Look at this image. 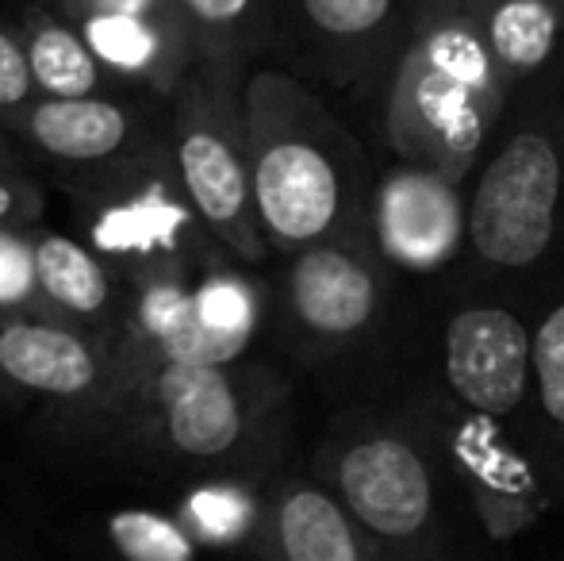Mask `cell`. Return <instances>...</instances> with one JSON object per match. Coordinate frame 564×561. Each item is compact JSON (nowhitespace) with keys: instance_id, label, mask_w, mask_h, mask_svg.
Here are the masks:
<instances>
[{"instance_id":"cell-12","label":"cell","mask_w":564,"mask_h":561,"mask_svg":"<svg viewBox=\"0 0 564 561\" xmlns=\"http://www.w3.org/2000/svg\"><path fill=\"white\" fill-rule=\"evenodd\" d=\"M338 82L380 93L415 20L419 0H296Z\"/></svg>"},{"instance_id":"cell-17","label":"cell","mask_w":564,"mask_h":561,"mask_svg":"<svg viewBox=\"0 0 564 561\" xmlns=\"http://www.w3.org/2000/svg\"><path fill=\"white\" fill-rule=\"evenodd\" d=\"M261 485L246 481H188L173 516L185 524L200 550H250L258 527Z\"/></svg>"},{"instance_id":"cell-5","label":"cell","mask_w":564,"mask_h":561,"mask_svg":"<svg viewBox=\"0 0 564 561\" xmlns=\"http://www.w3.org/2000/svg\"><path fill=\"white\" fill-rule=\"evenodd\" d=\"M269 281V320L281 350L319 377L392 389L408 343L403 281L361 239L289 250Z\"/></svg>"},{"instance_id":"cell-1","label":"cell","mask_w":564,"mask_h":561,"mask_svg":"<svg viewBox=\"0 0 564 561\" xmlns=\"http://www.w3.org/2000/svg\"><path fill=\"white\" fill-rule=\"evenodd\" d=\"M289 434L292 385L265 362H154L74 450L150 477L265 485L284 470Z\"/></svg>"},{"instance_id":"cell-28","label":"cell","mask_w":564,"mask_h":561,"mask_svg":"<svg viewBox=\"0 0 564 561\" xmlns=\"http://www.w3.org/2000/svg\"><path fill=\"white\" fill-rule=\"evenodd\" d=\"M0 165H4V150H0Z\"/></svg>"},{"instance_id":"cell-9","label":"cell","mask_w":564,"mask_h":561,"mask_svg":"<svg viewBox=\"0 0 564 561\" xmlns=\"http://www.w3.org/2000/svg\"><path fill=\"white\" fill-rule=\"evenodd\" d=\"M465 185L423 165H377L369 247L400 281H442L465 262Z\"/></svg>"},{"instance_id":"cell-23","label":"cell","mask_w":564,"mask_h":561,"mask_svg":"<svg viewBox=\"0 0 564 561\" xmlns=\"http://www.w3.org/2000/svg\"><path fill=\"white\" fill-rule=\"evenodd\" d=\"M31 66H28V51L12 43V39L0 31V112H15L31 100Z\"/></svg>"},{"instance_id":"cell-22","label":"cell","mask_w":564,"mask_h":561,"mask_svg":"<svg viewBox=\"0 0 564 561\" xmlns=\"http://www.w3.org/2000/svg\"><path fill=\"white\" fill-rule=\"evenodd\" d=\"M43 224V193L35 181L0 165V231H31Z\"/></svg>"},{"instance_id":"cell-7","label":"cell","mask_w":564,"mask_h":561,"mask_svg":"<svg viewBox=\"0 0 564 561\" xmlns=\"http://www.w3.org/2000/svg\"><path fill=\"white\" fill-rule=\"evenodd\" d=\"M82 239L112 266L123 284L158 266H196L216 255V242L193 216L173 165L134 173L131 158L82 181Z\"/></svg>"},{"instance_id":"cell-16","label":"cell","mask_w":564,"mask_h":561,"mask_svg":"<svg viewBox=\"0 0 564 561\" xmlns=\"http://www.w3.org/2000/svg\"><path fill=\"white\" fill-rule=\"evenodd\" d=\"M530 423L553 504H564V270L530 312Z\"/></svg>"},{"instance_id":"cell-21","label":"cell","mask_w":564,"mask_h":561,"mask_svg":"<svg viewBox=\"0 0 564 561\" xmlns=\"http://www.w3.org/2000/svg\"><path fill=\"white\" fill-rule=\"evenodd\" d=\"M0 308H20V312L54 315L51 308L39 300L35 273H31L28 231H0Z\"/></svg>"},{"instance_id":"cell-10","label":"cell","mask_w":564,"mask_h":561,"mask_svg":"<svg viewBox=\"0 0 564 561\" xmlns=\"http://www.w3.org/2000/svg\"><path fill=\"white\" fill-rule=\"evenodd\" d=\"M170 165L193 216L224 255L242 266H261L273 258L253 216L242 112L230 108L188 112L170 147Z\"/></svg>"},{"instance_id":"cell-20","label":"cell","mask_w":564,"mask_h":561,"mask_svg":"<svg viewBox=\"0 0 564 561\" xmlns=\"http://www.w3.org/2000/svg\"><path fill=\"white\" fill-rule=\"evenodd\" d=\"M85 46L116 69L150 66L158 39L139 23V15H93L85 23Z\"/></svg>"},{"instance_id":"cell-6","label":"cell","mask_w":564,"mask_h":561,"mask_svg":"<svg viewBox=\"0 0 564 561\" xmlns=\"http://www.w3.org/2000/svg\"><path fill=\"white\" fill-rule=\"evenodd\" d=\"M377 97L388 154L453 181H468L511 105L460 0H419Z\"/></svg>"},{"instance_id":"cell-19","label":"cell","mask_w":564,"mask_h":561,"mask_svg":"<svg viewBox=\"0 0 564 561\" xmlns=\"http://www.w3.org/2000/svg\"><path fill=\"white\" fill-rule=\"evenodd\" d=\"M31 82L46 97H93L100 82L97 54L66 28H43L28 46Z\"/></svg>"},{"instance_id":"cell-8","label":"cell","mask_w":564,"mask_h":561,"mask_svg":"<svg viewBox=\"0 0 564 561\" xmlns=\"http://www.w3.org/2000/svg\"><path fill=\"white\" fill-rule=\"evenodd\" d=\"M112 346L58 315L0 308V404L35 412L39 431L62 446L105 397Z\"/></svg>"},{"instance_id":"cell-4","label":"cell","mask_w":564,"mask_h":561,"mask_svg":"<svg viewBox=\"0 0 564 561\" xmlns=\"http://www.w3.org/2000/svg\"><path fill=\"white\" fill-rule=\"evenodd\" d=\"M242 120L253 216L269 255L330 239L369 242L377 162L346 123L281 77L253 85Z\"/></svg>"},{"instance_id":"cell-24","label":"cell","mask_w":564,"mask_h":561,"mask_svg":"<svg viewBox=\"0 0 564 561\" xmlns=\"http://www.w3.org/2000/svg\"><path fill=\"white\" fill-rule=\"evenodd\" d=\"M204 23H216V28H227V23H238L246 12H250V0H185Z\"/></svg>"},{"instance_id":"cell-26","label":"cell","mask_w":564,"mask_h":561,"mask_svg":"<svg viewBox=\"0 0 564 561\" xmlns=\"http://www.w3.org/2000/svg\"><path fill=\"white\" fill-rule=\"evenodd\" d=\"M97 15H142L150 0H93Z\"/></svg>"},{"instance_id":"cell-11","label":"cell","mask_w":564,"mask_h":561,"mask_svg":"<svg viewBox=\"0 0 564 561\" xmlns=\"http://www.w3.org/2000/svg\"><path fill=\"white\" fill-rule=\"evenodd\" d=\"M250 550L258 561H380L365 531L312 470H276L261 485Z\"/></svg>"},{"instance_id":"cell-3","label":"cell","mask_w":564,"mask_h":561,"mask_svg":"<svg viewBox=\"0 0 564 561\" xmlns=\"http://www.w3.org/2000/svg\"><path fill=\"white\" fill-rule=\"evenodd\" d=\"M564 270V74L527 82L496 123L465 185L468 273L511 289H542Z\"/></svg>"},{"instance_id":"cell-14","label":"cell","mask_w":564,"mask_h":561,"mask_svg":"<svg viewBox=\"0 0 564 561\" xmlns=\"http://www.w3.org/2000/svg\"><path fill=\"white\" fill-rule=\"evenodd\" d=\"M23 136L66 170H105L134 158V116L105 97H46L23 116Z\"/></svg>"},{"instance_id":"cell-2","label":"cell","mask_w":564,"mask_h":561,"mask_svg":"<svg viewBox=\"0 0 564 561\" xmlns=\"http://www.w3.org/2000/svg\"><path fill=\"white\" fill-rule=\"evenodd\" d=\"M312 473L354 516L380 561H488L465 496L392 404H346L312 450Z\"/></svg>"},{"instance_id":"cell-13","label":"cell","mask_w":564,"mask_h":561,"mask_svg":"<svg viewBox=\"0 0 564 561\" xmlns=\"http://www.w3.org/2000/svg\"><path fill=\"white\" fill-rule=\"evenodd\" d=\"M28 242L39 300L58 320L74 323L89 335L116 338L119 320H123V284L112 273V266L85 239L54 231L46 224L31 227Z\"/></svg>"},{"instance_id":"cell-25","label":"cell","mask_w":564,"mask_h":561,"mask_svg":"<svg viewBox=\"0 0 564 561\" xmlns=\"http://www.w3.org/2000/svg\"><path fill=\"white\" fill-rule=\"evenodd\" d=\"M0 561H39V554H31V547L4 516H0Z\"/></svg>"},{"instance_id":"cell-27","label":"cell","mask_w":564,"mask_h":561,"mask_svg":"<svg viewBox=\"0 0 564 561\" xmlns=\"http://www.w3.org/2000/svg\"><path fill=\"white\" fill-rule=\"evenodd\" d=\"M557 66H561V74H564V35H561V51H557Z\"/></svg>"},{"instance_id":"cell-18","label":"cell","mask_w":564,"mask_h":561,"mask_svg":"<svg viewBox=\"0 0 564 561\" xmlns=\"http://www.w3.org/2000/svg\"><path fill=\"white\" fill-rule=\"evenodd\" d=\"M100 539L116 561H200V547L173 511L123 504L100 516Z\"/></svg>"},{"instance_id":"cell-15","label":"cell","mask_w":564,"mask_h":561,"mask_svg":"<svg viewBox=\"0 0 564 561\" xmlns=\"http://www.w3.org/2000/svg\"><path fill=\"white\" fill-rule=\"evenodd\" d=\"M460 8L511 97L557 62L564 0H460Z\"/></svg>"}]
</instances>
